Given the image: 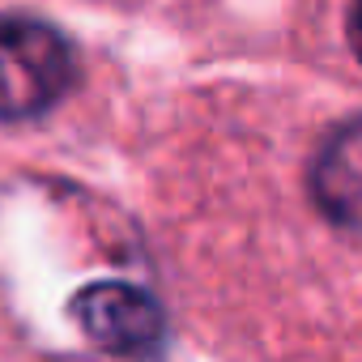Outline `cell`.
I'll list each match as a JSON object with an SVG mask.
<instances>
[{
    "instance_id": "cell-1",
    "label": "cell",
    "mask_w": 362,
    "mask_h": 362,
    "mask_svg": "<svg viewBox=\"0 0 362 362\" xmlns=\"http://www.w3.org/2000/svg\"><path fill=\"white\" fill-rule=\"evenodd\" d=\"M77 86L73 43L26 13H0V119H35Z\"/></svg>"
},
{
    "instance_id": "cell-2",
    "label": "cell",
    "mask_w": 362,
    "mask_h": 362,
    "mask_svg": "<svg viewBox=\"0 0 362 362\" xmlns=\"http://www.w3.org/2000/svg\"><path fill=\"white\" fill-rule=\"evenodd\" d=\"M73 315L86 337L115 358H158L166 345V315L158 298L132 281H94L73 298Z\"/></svg>"
},
{
    "instance_id": "cell-3",
    "label": "cell",
    "mask_w": 362,
    "mask_h": 362,
    "mask_svg": "<svg viewBox=\"0 0 362 362\" xmlns=\"http://www.w3.org/2000/svg\"><path fill=\"white\" fill-rule=\"evenodd\" d=\"M307 192L324 222L362 235V115L337 124L307 166Z\"/></svg>"
},
{
    "instance_id": "cell-4",
    "label": "cell",
    "mask_w": 362,
    "mask_h": 362,
    "mask_svg": "<svg viewBox=\"0 0 362 362\" xmlns=\"http://www.w3.org/2000/svg\"><path fill=\"white\" fill-rule=\"evenodd\" d=\"M345 39H349V52H354V56H358V64H362V0H354V5H349Z\"/></svg>"
}]
</instances>
